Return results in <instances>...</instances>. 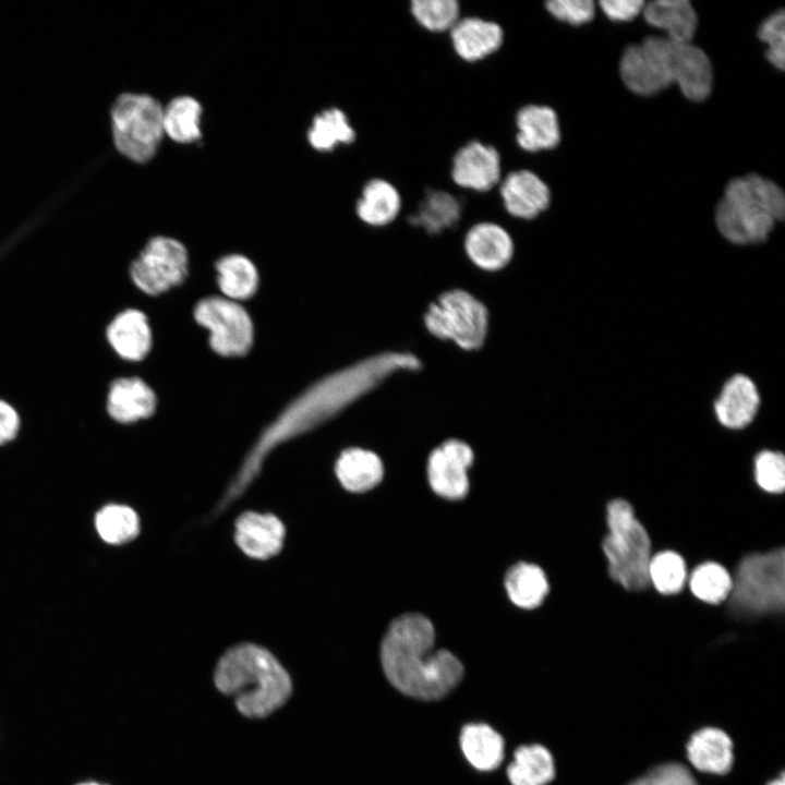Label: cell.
<instances>
[{
    "instance_id": "cell-1",
    "label": "cell",
    "mask_w": 785,
    "mask_h": 785,
    "mask_svg": "<svg viewBox=\"0 0 785 785\" xmlns=\"http://www.w3.org/2000/svg\"><path fill=\"white\" fill-rule=\"evenodd\" d=\"M420 366L418 357L410 352L388 351L315 382L262 432L232 480V486L243 492L276 447L329 421L394 374L416 371Z\"/></svg>"
},
{
    "instance_id": "cell-2",
    "label": "cell",
    "mask_w": 785,
    "mask_h": 785,
    "mask_svg": "<svg viewBox=\"0 0 785 785\" xmlns=\"http://www.w3.org/2000/svg\"><path fill=\"white\" fill-rule=\"evenodd\" d=\"M435 631L428 618L411 613L388 627L381 643V665L401 695L424 702L438 701L462 681L461 661L446 649L434 650Z\"/></svg>"
},
{
    "instance_id": "cell-3",
    "label": "cell",
    "mask_w": 785,
    "mask_h": 785,
    "mask_svg": "<svg viewBox=\"0 0 785 785\" xmlns=\"http://www.w3.org/2000/svg\"><path fill=\"white\" fill-rule=\"evenodd\" d=\"M623 82L632 93L651 96L675 84L692 101L709 97L713 70L708 55L691 43L649 36L629 46L619 64Z\"/></svg>"
},
{
    "instance_id": "cell-4",
    "label": "cell",
    "mask_w": 785,
    "mask_h": 785,
    "mask_svg": "<svg viewBox=\"0 0 785 785\" xmlns=\"http://www.w3.org/2000/svg\"><path fill=\"white\" fill-rule=\"evenodd\" d=\"M214 683L220 692L234 698L242 715L251 718L270 715L292 692L291 678L279 661L252 643L238 644L221 656Z\"/></svg>"
},
{
    "instance_id": "cell-5",
    "label": "cell",
    "mask_w": 785,
    "mask_h": 785,
    "mask_svg": "<svg viewBox=\"0 0 785 785\" xmlns=\"http://www.w3.org/2000/svg\"><path fill=\"white\" fill-rule=\"evenodd\" d=\"M784 215L783 190L775 182L751 173L728 182L715 209V224L729 242L756 244L768 239Z\"/></svg>"
},
{
    "instance_id": "cell-6",
    "label": "cell",
    "mask_w": 785,
    "mask_h": 785,
    "mask_svg": "<svg viewBox=\"0 0 785 785\" xmlns=\"http://www.w3.org/2000/svg\"><path fill=\"white\" fill-rule=\"evenodd\" d=\"M605 522L607 533L601 546L609 578L626 591L648 589L652 541L632 505L623 498L612 499L605 508Z\"/></svg>"
},
{
    "instance_id": "cell-7",
    "label": "cell",
    "mask_w": 785,
    "mask_h": 785,
    "mask_svg": "<svg viewBox=\"0 0 785 785\" xmlns=\"http://www.w3.org/2000/svg\"><path fill=\"white\" fill-rule=\"evenodd\" d=\"M729 609L739 617L780 614L785 604L783 547L742 557L733 577Z\"/></svg>"
},
{
    "instance_id": "cell-8",
    "label": "cell",
    "mask_w": 785,
    "mask_h": 785,
    "mask_svg": "<svg viewBox=\"0 0 785 785\" xmlns=\"http://www.w3.org/2000/svg\"><path fill=\"white\" fill-rule=\"evenodd\" d=\"M162 106L145 94L120 95L111 110L116 147L136 162L149 160L156 153L164 132Z\"/></svg>"
},
{
    "instance_id": "cell-9",
    "label": "cell",
    "mask_w": 785,
    "mask_h": 785,
    "mask_svg": "<svg viewBox=\"0 0 785 785\" xmlns=\"http://www.w3.org/2000/svg\"><path fill=\"white\" fill-rule=\"evenodd\" d=\"M423 322L434 337L450 340L463 350L473 351L485 342L488 311L484 303L470 292L451 289L431 303Z\"/></svg>"
},
{
    "instance_id": "cell-10",
    "label": "cell",
    "mask_w": 785,
    "mask_h": 785,
    "mask_svg": "<svg viewBox=\"0 0 785 785\" xmlns=\"http://www.w3.org/2000/svg\"><path fill=\"white\" fill-rule=\"evenodd\" d=\"M194 318L209 331V343L216 353L239 357L251 349L253 324L238 302L222 297L202 299L194 309Z\"/></svg>"
},
{
    "instance_id": "cell-11",
    "label": "cell",
    "mask_w": 785,
    "mask_h": 785,
    "mask_svg": "<svg viewBox=\"0 0 785 785\" xmlns=\"http://www.w3.org/2000/svg\"><path fill=\"white\" fill-rule=\"evenodd\" d=\"M186 274V249L178 240L162 235L152 238L130 268L134 285L150 295L180 285Z\"/></svg>"
},
{
    "instance_id": "cell-12",
    "label": "cell",
    "mask_w": 785,
    "mask_h": 785,
    "mask_svg": "<svg viewBox=\"0 0 785 785\" xmlns=\"http://www.w3.org/2000/svg\"><path fill=\"white\" fill-rule=\"evenodd\" d=\"M503 177L502 155L492 144L473 138L451 156L449 178L458 190L487 194L496 190Z\"/></svg>"
},
{
    "instance_id": "cell-13",
    "label": "cell",
    "mask_w": 785,
    "mask_h": 785,
    "mask_svg": "<svg viewBox=\"0 0 785 785\" xmlns=\"http://www.w3.org/2000/svg\"><path fill=\"white\" fill-rule=\"evenodd\" d=\"M495 191L506 216L521 222L535 221L553 203L551 185L529 168L505 172Z\"/></svg>"
},
{
    "instance_id": "cell-14",
    "label": "cell",
    "mask_w": 785,
    "mask_h": 785,
    "mask_svg": "<svg viewBox=\"0 0 785 785\" xmlns=\"http://www.w3.org/2000/svg\"><path fill=\"white\" fill-rule=\"evenodd\" d=\"M473 451L460 439H448L428 456L427 476L432 490L448 499H461L469 491L468 468Z\"/></svg>"
},
{
    "instance_id": "cell-15",
    "label": "cell",
    "mask_w": 785,
    "mask_h": 785,
    "mask_svg": "<svg viewBox=\"0 0 785 785\" xmlns=\"http://www.w3.org/2000/svg\"><path fill=\"white\" fill-rule=\"evenodd\" d=\"M468 259L478 268L495 271L505 268L516 252V241L509 230L493 220L471 224L461 238Z\"/></svg>"
},
{
    "instance_id": "cell-16",
    "label": "cell",
    "mask_w": 785,
    "mask_h": 785,
    "mask_svg": "<svg viewBox=\"0 0 785 785\" xmlns=\"http://www.w3.org/2000/svg\"><path fill=\"white\" fill-rule=\"evenodd\" d=\"M454 55L466 64L481 63L500 51L505 43L502 25L474 14H462L447 34Z\"/></svg>"
},
{
    "instance_id": "cell-17",
    "label": "cell",
    "mask_w": 785,
    "mask_h": 785,
    "mask_svg": "<svg viewBox=\"0 0 785 785\" xmlns=\"http://www.w3.org/2000/svg\"><path fill=\"white\" fill-rule=\"evenodd\" d=\"M514 128L515 145L523 154H545L560 145V119L551 105L529 102L520 106L514 116Z\"/></svg>"
},
{
    "instance_id": "cell-18",
    "label": "cell",
    "mask_w": 785,
    "mask_h": 785,
    "mask_svg": "<svg viewBox=\"0 0 785 785\" xmlns=\"http://www.w3.org/2000/svg\"><path fill=\"white\" fill-rule=\"evenodd\" d=\"M402 196L398 188L382 177H372L361 186L353 203V213L360 224L370 229H385L401 216Z\"/></svg>"
},
{
    "instance_id": "cell-19",
    "label": "cell",
    "mask_w": 785,
    "mask_h": 785,
    "mask_svg": "<svg viewBox=\"0 0 785 785\" xmlns=\"http://www.w3.org/2000/svg\"><path fill=\"white\" fill-rule=\"evenodd\" d=\"M458 745L463 759L478 772H493L505 760V738L485 722H469L462 725L458 735Z\"/></svg>"
},
{
    "instance_id": "cell-20",
    "label": "cell",
    "mask_w": 785,
    "mask_h": 785,
    "mask_svg": "<svg viewBox=\"0 0 785 785\" xmlns=\"http://www.w3.org/2000/svg\"><path fill=\"white\" fill-rule=\"evenodd\" d=\"M759 406L760 396L754 383L746 375L737 374L723 386L714 411L723 426L739 430L752 422Z\"/></svg>"
},
{
    "instance_id": "cell-21",
    "label": "cell",
    "mask_w": 785,
    "mask_h": 785,
    "mask_svg": "<svg viewBox=\"0 0 785 785\" xmlns=\"http://www.w3.org/2000/svg\"><path fill=\"white\" fill-rule=\"evenodd\" d=\"M154 390L140 377H120L109 387L107 412L119 423H133L150 416L156 410Z\"/></svg>"
},
{
    "instance_id": "cell-22",
    "label": "cell",
    "mask_w": 785,
    "mask_h": 785,
    "mask_svg": "<svg viewBox=\"0 0 785 785\" xmlns=\"http://www.w3.org/2000/svg\"><path fill=\"white\" fill-rule=\"evenodd\" d=\"M285 528L273 515L245 512L235 523V541L250 557L269 558L276 555L283 542Z\"/></svg>"
},
{
    "instance_id": "cell-23",
    "label": "cell",
    "mask_w": 785,
    "mask_h": 785,
    "mask_svg": "<svg viewBox=\"0 0 785 785\" xmlns=\"http://www.w3.org/2000/svg\"><path fill=\"white\" fill-rule=\"evenodd\" d=\"M106 337L122 359L140 361L152 347V331L146 315L136 309H128L119 313L108 325Z\"/></svg>"
},
{
    "instance_id": "cell-24",
    "label": "cell",
    "mask_w": 785,
    "mask_h": 785,
    "mask_svg": "<svg viewBox=\"0 0 785 785\" xmlns=\"http://www.w3.org/2000/svg\"><path fill=\"white\" fill-rule=\"evenodd\" d=\"M644 20L653 27L663 29L666 38L678 43H691L698 26L697 13L688 0H654L645 2Z\"/></svg>"
},
{
    "instance_id": "cell-25",
    "label": "cell",
    "mask_w": 785,
    "mask_h": 785,
    "mask_svg": "<svg viewBox=\"0 0 785 785\" xmlns=\"http://www.w3.org/2000/svg\"><path fill=\"white\" fill-rule=\"evenodd\" d=\"M335 471L346 490L362 493L373 488L382 481L384 467L375 452L354 447L340 454Z\"/></svg>"
},
{
    "instance_id": "cell-26",
    "label": "cell",
    "mask_w": 785,
    "mask_h": 785,
    "mask_svg": "<svg viewBox=\"0 0 785 785\" xmlns=\"http://www.w3.org/2000/svg\"><path fill=\"white\" fill-rule=\"evenodd\" d=\"M506 776L510 785H547L555 777L553 756L540 744L521 745L512 752Z\"/></svg>"
},
{
    "instance_id": "cell-27",
    "label": "cell",
    "mask_w": 785,
    "mask_h": 785,
    "mask_svg": "<svg viewBox=\"0 0 785 785\" xmlns=\"http://www.w3.org/2000/svg\"><path fill=\"white\" fill-rule=\"evenodd\" d=\"M358 137L347 112L337 106L318 112L307 132V140L313 148L322 153H331L339 145L351 146Z\"/></svg>"
},
{
    "instance_id": "cell-28",
    "label": "cell",
    "mask_w": 785,
    "mask_h": 785,
    "mask_svg": "<svg viewBox=\"0 0 785 785\" xmlns=\"http://www.w3.org/2000/svg\"><path fill=\"white\" fill-rule=\"evenodd\" d=\"M688 757L697 769L723 774L730 769L733 762L732 741L720 729H701L688 744Z\"/></svg>"
},
{
    "instance_id": "cell-29",
    "label": "cell",
    "mask_w": 785,
    "mask_h": 785,
    "mask_svg": "<svg viewBox=\"0 0 785 785\" xmlns=\"http://www.w3.org/2000/svg\"><path fill=\"white\" fill-rule=\"evenodd\" d=\"M505 588L511 602L520 608L539 607L550 591V584L541 567L518 563L506 573Z\"/></svg>"
},
{
    "instance_id": "cell-30",
    "label": "cell",
    "mask_w": 785,
    "mask_h": 785,
    "mask_svg": "<svg viewBox=\"0 0 785 785\" xmlns=\"http://www.w3.org/2000/svg\"><path fill=\"white\" fill-rule=\"evenodd\" d=\"M218 286L225 298L237 301L254 294L258 275L254 264L245 256L231 254L216 264Z\"/></svg>"
},
{
    "instance_id": "cell-31",
    "label": "cell",
    "mask_w": 785,
    "mask_h": 785,
    "mask_svg": "<svg viewBox=\"0 0 785 785\" xmlns=\"http://www.w3.org/2000/svg\"><path fill=\"white\" fill-rule=\"evenodd\" d=\"M408 11L423 32L444 36L462 16L460 0H408Z\"/></svg>"
},
{
    "instance_id": "cell-32",
    "label": "cell",
    "mask_w": 785,
    "mask_h": 785,
    "mask_svg": "<svg viewBox=\"0 0 785 785\" xmlns=\"http://www.w3.org/2000/svg\"><path fill=\"white\" fill-rule=\"evenodd\" d=\"M202 107L191 96L171 99L162 110L164 132L176 142L190 143L201 137Z\"/></svg>"
},
{
    "instance_id": "cell-33",
    "label": "cell",
    "mask_w": 785,
    "mask_h": 785,
    "mask_svg": "<svg viewBox=\"0 0 785 785\" xmlns=\"http://www.w3.org/2000/svg\"><path fill=\"white\" fill-rule=\"evenodd\" d=\"M688 585L697 600L717 605L729 597L733 577L722 564L710 560L695 567L688 579Z\"/></svg>"
},
{
    "instance_id": "cell-34",
    "label": "cell",
    "mask_w": 785,
    "mask_h": 785,
    "mask_svg": "<svg viewBox=\"0 0 785 785\" xmlns=\"http://www.w3.org/2000/svg\"><path fill=\"white\" fill-rule=\"evenodd\" d=\"M687 578V564L679 553L666 550L652 555L649 564V581L659 593L678 594L685 588Z\"/></svg>"
},
{
    "instance_id": "cell-35",
    "label": "cell",
    "mask_w": 785,
    "mask_h": 785,
    "mask_svg": "<svg viewBox=\"0 0 785 785\" xmlns=\"http://www.w3.org/2000/svg\"><path fill=\"white\" fill-rule=\"evenodd\" d=\"M99 536L109 544H122L133 540L140 531L136 512L123 505H107L95 517Z\"/></svg>"
},
{
    "instance_id": "cell-36",
    "label": "cell",
    "mask_w": 785,
    "mask_h": 785,
    "mask_svg": "<svg viewBox=\"0 0 785 785\" xmlns=\"http://www.w3.org/2000/svg\"><path fill=\"white\" fill-rule=\"evenodd\" d=\"M753 478L758 487L772 495L785 490V458L780 451L765 449L753 459Z\"/></svg>"
},
{
    "instance_id": "cell-37",
    "label": "cell",
    "mask_w": 785,
    "mask_h": 785,
    "mask_svg": "<svg viewBox=\"0 0 785 785\" xmlns=\"http://www.w3.org/2000/svg\"><path fill=\"white\" fill-rule=\"evenodd\" d=\"M760 40L766 44L765 57L775 68L784 70L785 65V14L781 9L769 15L758 31Z\"/></svg>"
},
{
    "instance_id": "cell-38",
    "label": "cell",
    "mask_w": 785,
    "mask_h": 785,
    "mask_svg": "<svg viewBox=\"0 0 785 785\" xmlns=\"http://www.w3.org/2000/svg\"><path fill=\"white\" fill-rule=\"evenodd\" d=\"M542 7L553 20L572 26L590 22L595 13V5L591 0H548Z\"/></svg>"
},
{
    "instance_id": "cell-39",
    "label": "cell",
    "mask_w": 785,
    "mask_h": 785,
    "mask_svg": "<svg viewBox=\"0 0 785 785\" xmlns=\"http://www.w3.org/2000/svg\"><path fill=\"white\" fill-rule=\"evenodd\" d=\"M645 1L642 0H602L601 9L605 15L615 22H627L635 19L643 10Z\"/></svg>"
},
{
    "instance_id": "cell-40",
    "label": "cell",
    "mask_w": 785,
    "mask_h": 785,
    "mask_svg": "<svg viewBox=\"0 0 785 785\" xmlns=\"http://www.w3.org/2000/svg\"><path fill=\"white\" fill-rule=\"evenodd\" d=\"M650 785H697L688 770L679 764H665L649 774Z\"/></svg>"
},
{
    "instance_id": "cell-41",
    "label": "cell",
    "mask_w": 785,
    "mask_h": 785,
    "mask_svg": "<svg viewBox=\"0 0 785 785\" xmlns=\"http://www.w3.org/2000/svg\"><path fill=\"white\" fill-rule=\"evenodd\" d=\"M20 415L8 401L0 399V445L13 440L20 430Z\"/></svg>"
},
{
    "instance_id": "cell-42",
    "label": "cell",
    "mask_w": 785,
    "mask_h": 785,
    "mask_svg": "<svg viewBox=\"0 0 785 785\" xmlns=\"http://www.w3.org/2000/svg\"><path fill=\"white\" fill-rule=\"evenodd\" d=\"M629 785H650L649 775L638 778Z\"/></svg>"
},
{
    "instance_id": "cell-43",
    "label": "cell",
    "mask_w": 785,
    "mask_h": 785,
    "mask_svg": "<svg viewBox=\"0 0 785 785\" xmlns=\"http://www.w3.org/2000/svg\"><path fill=\"white\" fill-rule=\"evenodd\" d=\"M769 785H785L784 776L782 775L778 780L771 782Z\"/></svg>"
},
{
    "instance_id": "cell-44",
    "label": "cell",
    "mask_w": 785,
    "mask_h": 785,
    "mask_svg": "<svg viewBox=\"0 0 785 785\" xmlns=\"http://www.w3.org/2000/svg\"><path fill=\"white\" fill-rule=\"evenodd\" d=\"M76 785H108V784H102V783H98V782H82Z\"/></svg>"
}]
</instances>
